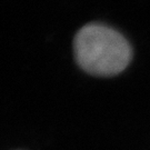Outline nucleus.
<instances>
[{
	"label": "nucleus",
	"instance_id": "obj_1",
	"mask_svg": "<svg viewBox=\"0 0 150 150\" xmlns=\"http://www.w3.org/2000/svg\"><path fill=\"white\" fill-rule=\"evenodd\" d=\"M74 47L79 66L95 76L118 75L131 59V48L122 35L99 23L81 28Z\"/></svg>",
	"mask_w": 150,
	"mask_h": 150
}]
</instances>
